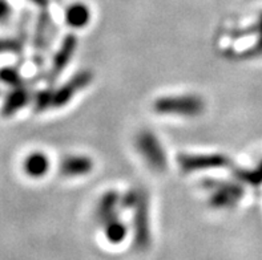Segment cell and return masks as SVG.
Here are the masks:
<instances>
[{
    "mask_svg": "<svg viewBox=\"0 0 262 260\" xmlns=\"http://www.w3.org/2000/svg\"><path fill=\"white\" fill-rule=\"evenodd\" d=\"M27 169L28 172L33 175L43 174L47 170V159L43 154H35L28 159L27 163Z\"/></svg>",
    "mask_w": 262,
    "mask_h": 260,
    "instance_id": "7c38bea8",
    "label": "cell"
},
{
    "mask_svg": "<svg viewBox=\"0 0 262 260\" xmlns=\"http://www.w3.org/2000/svg\"><path fill=\"white\" fill-rule=\"evenodd\" d=\"M204 108V101L199 96H166L155 102V110L160 114L194 117Z\"/></svg>",
    "mask_w": 262,
    "mask_h": 260,
    "instance_id": "6da1fadb",
    "label": "cell"
},
{
    "mask_svg": "<svg viewBox=\"0 0 262 260\" xmlns=\"http://www.w3.org/2000/svg\"><path fill=\"white\" fill-rule=\"evenodd\" d=\"M239 199V187L238 186H230L226 184L221 188H217L216 193L213 194L212 202L217 207L223 206H230Z\"/></svg>",
    "mask_w": 262,
    "mask_h": 260,
    "instance_id": "ba28073f",
    "label": "cell"
},
{
    "mask_svg": "<svg viewBox=\"0 0 262 260\" xmlns=\"http://www.w3.org/2000/svg\"><path fill=\"white\" fill-rule=\"evenodd\" d=\"M117 202H119V195L116 193H108L103 197L97 206V215L100 221L103 219L104 223L115 219V210H116Z\"/></svg>",
    "mask_w": 262,
    "mask_h": 260,
    "instance_id": "30bf717a",
    "label": "cell"
},
{
    "mask_svg": "<svg viewBox=\"0 0 262 260\" xmlns=\"http://www.w3.org/2000/svg\"><path fill=\"white\" fill-rule=\"evenodd\" d=\"M137 149L153 170L163 172L166 168V157L164 149L153 133L146 132V130L140 133L137 137Z\"/></svg>",
    "mask_w": 262,
    "mask_h": 260,
    "instance_id": "7a4b0ae2",
    "label": "cell"
},
{
    "mask_svg": "<svg viewBox=\"0 0 262 260\" xmlns=\"http://www.w3.org/2000/svg\"><path fill=\"white\" fill-rule=\"evenodd\" d=\"M92 170V161L88 157L83 155H72L67 157L61 163V172L64 175L70 177H77V175H84Z\"/></svg>",
    "mask_w": 262,
    "mask_h": 260,
    "instance_id": "8992f818",
    "label": "cell"
},
{
    "mask_svg": "<svg viewBox=\"0 0 262 260\" xmlns=\"http://www.w3.org/2000/svg\"><path fill=\"white\" fill-rule=\"evenodd\" d=\"M136 243L145 247L149 243V221H148V204L146 197L140 195L139 203L136 204Z\"/></svg>",
    "mask_w": 262,
    "mask_h": 260,
    "instance_id": "5b68a950",
    "label": "cell"
},
{
    "mask_svg": "<svg viewBox=\"0 0 262 260\" xmlns=\"http://www.w3.org/2000/svg\"><path fill=\"white\" fill-rule=\"evenodd\" d=\"M91 77L92 76H91L88 72H83L80 73V75H77V76H75L71 80L70 83L66 84L63 88L60 89L56 94L52 96L51 104L55 106H61L64 105V104H67V102L72 99L73 96L79 92L80 89H83L84 86L88 85V83L91 81Z\"/></svg>",
    "mask_w": 262,
    "mask_h": 260,
    "instance_id": "277c9868",
    "label": "cell"
},
{
    "mask_svg": "<svg viewBox=\"0 0 262 260\" xmlns=\"http://www.w3.org/2000/svg\"><path fill=\"white\" fill-rule=\"evenodd\" d=\"M105 237L111 243L119 244L126 237V227L117 219H112L105 223Z\"/></svg>",
    "mask_w": 262,
    "mask_h": 260,
    "instance_id": "8fae6325",
    "label": "cell"
},
{
    "mask_svg": "<svg viewBox=\"0 0 262 260\" xmlns=\"http://www.w3.org/2000/svg\"><path fill=\"white\" fill-rule=\"evenodd\" d=\"M75 48H76V39L75 36H67L66 41L63 43L61 50L59 51V53L55 57V63H53V72L60 73L64 66L67 65L68 60L72 57L73 52H75Z\"/></svg>",
    "mask_w": 262,
    "mask_h": 260,
    "instance_id": "9c48e42d",
    "label": "cell"
},
{
    "mask_svg": "<svg viewBox=\"0 0 262 260\" xmlns=\"http://www.w3.org/2000/svg\"><path fill=\"white\" fill-rule=\"evenodd\" d=\"M90 10L86 8L85 4L81 3L72 4V6L68 7L66 12L67 23L73 28H81V27L86 26L90 21Z\"/></svg>",
    "mask_w": 262,
    "mask_h": 260,
    "instance_id": "52a82bcc",
    "label": "cell"
},
{
    "mask_svg": "<svg viewBox=\"0 0 262 260\" xmlns=\"http://www.w3.org/2000/svg\"><path fill=\"white\" fill-rule=\"evenodd\" d=\"M228 163V159L224 155H181L180 165L185 172H194V170H204V169L223 168Z\"/></svg>",
    "mask_w": 262,
    "mask_h": 260,
    "instance_id": "3957f363",
    "label": "cell"
}]
</instances>
